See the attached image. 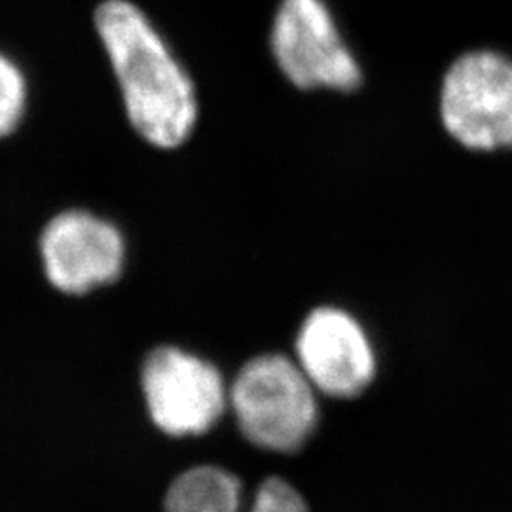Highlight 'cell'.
<instances>
[{
	"label": "cell",
	"instance_id": "1",
	"mask_svg": "<svg viewBox=\"0 0 512 512\" xmlns=\"http://www.w3.org/2000/svg\"><path fill=\"white\" fill-rule=\"evenodd\" d=\"M93 25L133 129L154 147H181L198 122L196 88L147 14L131 0H103Z\"/></svg>",
	"mask_w": 512,
	"mask_h": 512
},
{
	"label": "cell",
	"instance_id": "2",
	"mask_svg": "<svg viewBox=\"0 0 512 512\" xmlns=\"http://www.w3.org/2000/svg\"><path fill=\"white\" fill-rule=\"evenodd\" d=\"M243 437L258 448L291 454L317 425L315 387L298 363L281 353L258 355L228 391Z\"/></svg>",
	"mask_w": 512,
	"mask_h": 512
},
{
	"label": "cell",
	"instance_id": "3",
	"mask_svg": "<svg viewBox=\"0 0 512 512\" xmlns=\"http://www.w3.org/2000/svg\"><path fill=\"white\" fill-rule=\"evenodd\" d=\"M440 118L469 150L512 148V59L492 50L459 55L442 80Z\"/></svg>",
	"mask_w": 512,
	"mask_h": 512
},
{
	"label": "cell",
	"instance_id": "4",
	"mask_svg": "<svg viewBox=\"0 0 512 512\" xmlns=\"http://www.w3.org/2000/svg\"><path fill=\"white\" fill-rule=\"evenodd\" d=\"M275 63L298 90L351 93L363 84L359 61L325 0H281L270 35Z\"/></svg>",
	"mask_w": 512,
	"mask_h": 512
},
{
	"label": "cell",
	"instance_id": "5",
	"mask_svg": "<svg viewBox=\"0 0 512 512\" xmlns=\"http://www.w3.org/2000/svg\"><path fill=\"white\" fill-rule=\"evenodd\" d=\"M141 384L150 418L171 437L207 433L228 404L219 368L175 346L148 353Z\"/></svg>",
	"mask_w": 512,
	"mask_h": 512
},
{
	"label": "cell",
	"instance_id": "6",
	"mask_svg": "<svg viewBox=\"0 0 512 512\" xmlns=\"http://www.w3.org/2000/svg\"><path fill=\"white\" fill-rule=\"evenodd\" d=\"M46 279L59 293H92L120 279L128 247L122 230L86 209H69L50 220L40 234Z\"/></svg>",
	"mask_w": 512,
	"mask_h": 512
},
{
	"label": "cell",
	"instance_id": "7",
	"mask_svg": "<svg viewBox=\"0 0 512 512\" xmlns=\"http://www.w3.org/2000/svg\"><path fill=\"white\" fill-rule=\"evenodd\" d=\"M296 357L311 384L334 399H355L376 376V353L361 323L346 310L321 306L304 319Z\"/></svg>",
	"mask_w": 512,
	"mask_h": 512
},
{
	"label": "cell",
	"instance_id": "8",
	"mask_svg": "<svg viewBox=\"0 0 512 512\" xmlns=\"http://www.w3.org/2000/svg\"><path fill=\"white\" fill-rule=\"evenodd\" d=\"M241 484L219 467H196L179 476L165 495V512H239ZM251 512H308L306 501L281 478L260 484Z\"/></svg>",
	"mask_w": 512,
	"mask_h": 512
},
{
	"label": "cell",
	"instance_id": "9",
	"mask_svg": "<svg viewBox=\"0 0 512 512\" xmlns=\"http://www.w3.org/2000/svg\"><path fill=\"white\" fill-rule=\"evenodd\" d=\"M27 78L10 55L0 52V139L19 128L27 109Z\"/></svg>",
	"mask_w": 512,
	"mask_h": 512
}]
</instances>
